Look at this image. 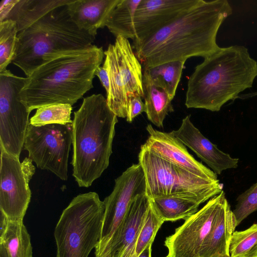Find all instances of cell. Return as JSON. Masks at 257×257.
Here are the masks:
<instances>
[{"mask_svg": "<svg viewBox=\"0 0 257 257\" xmlns=\"http://www.w3.org/2000/svg\"><path fill=\"white\" fill-rule=\"evenodd\" d=\"M0 246L7 257H33L31 236L23 220H10L1 213Z\"/></svg>", "mask_w": 257, "mask_h": 257, "instance_id": "obj_20", "label": "cell"}, {"mask_svg": "<svg viewBox=\"0 0 257 257\" xmlns=\"http://www.w3.org/2000/svg\"><path fill=\"white\" fill-rule=\"evenodd\" d=\"M74 0H19L7 20L15 21L18 33L26 29L52 11Z\"/></svg>", "mask_w": 257, "mask_h": 257, "instance_id": "obj_22", "label": "cell"}, {"mask_svg": "<svg viewBox=\"0 0 257 257\" xmlns=\"http://www.w3.org/2000/svg\"><path fill=\"white\" fill-rule=\"evenodd\" d=\"M255 96H257V91L251 92L250 93L245 94H241V95H239L238 96V97H237V98H240V99H243L250 98V97Z\"/></svg>", "mask_w": 257, "mask_h": 257, "instance_id": "obj_35", "label": "cell"}, {"mask_svg": "<svg viewBox=\"0 0 257 257\" xmlns=\"http://www.w3.org/2000/svg\"><path fill=\"white\" fill-rule=\"evenodd\" d=\"M249 257H257V249Z\"/></svg>", "mask_w": 257, "mask_h": 257, "instance_id": "obj_37", "label": "cell"}, {"mask_svg": "<svg viewBox=\"0 0 257 257\" xmlns=\"http://www.w3.org/2000/svg\"><path fill=\"white\" fill-rule=\"evenodd\" d=\"M233 12L227 0H199L174 21L133 48L143 68L183 61L192 57L204 58L220 48L218 31Z\"/></svg>", "mask_w": 257, "mask_h": 257, "instance_id": "obj_1", "label": "cell"}, {"mask_svg": "<svg viewBox=\"0 0 257 257\" xmlns=\"http://www.w3.org/2000/svg\"><path fill=\"white\" fill-rule=\"evenodd\" d=\"M236 226L234 215L226 198L202 246L200 257H230L229 245Z\"/></svg>", "mask_w": 257, "mask_h": 257, "instance_id": "obj_19", "label": "cell"}, {"mask_svg": "<svg viewBox=\"0 0 257 257\" xmlns=\"http://www.w3.org/2000/svg\"><path fill=\"white\" fill-rule=\"evenodd\" d=\"M12 63L28 77L45 63L92 46L95 37L72 22L66 6L58 8L18 33Z\"/></svg>", "mask_w": 257, "mask_h": 257, "instance_id": "obj_5", "label": "cell"}, {"mask_svg": "<svg viewBox=\"0 0 257 257\" xmlns=\"http://www.w3.org/2000/svg\"><path fill=\"white\" fill-rule=\"evenodd\" d=\"M72 105L57 103L40 107L30 118V123L34 126L50 124H66L72 122L71 114Z\"/></svg>", "mask_w": 257, "mask_h": 257, "instance_id": "obj_26", "label": "cell"}, {"mask_svg": "<svg viewBox=\"0 0 257 257\" xmlns=\"http://www.w3.org/2000/svg\"><path fill=\"white\" fill-rule=\"evenodd\" d=\"M185 61H173L147 69L154 83L164 88L173 100L180 81Z\"/></svg>", "mask_w": 257, "mask_h": 257, "instance_id": "obj_25", "label": "cell"}, {"mask_svg": "<svg viewBox=\"0 0 257 257\" xmlns=\"http://www.w3.org/2000/svg\"><path fill=\"white\" fill-rule=\"evenodd\" d=\"M102 47L63 55L45 63L27 77L19 93L29 111L46 105H73L93 88L96 69L104 56Z\"/></svg>", "mask_w": 257, "mask_h": 257, "instance_id": "obj_2", "label": "cell"}, {"mask_svg": "<svg viewBox=\"0 0 257 257\" xmlns=\"http://www.w3.org/2000/svg\"><path fill=\"white\" fill-rule=\"evenodd\" d=\"M146 193V181L140 164H133L115 180L112 192L105 198V212L100 237L95 252L107 243L124 218L133 200Z\"/></svg>", "mask_w": 257, "mask_h": 257, "instance_id": "obj_13", "label": "cell"}, {"mask_svg": "<svg viewBox=\"0 0 257 257\" xmlns=\"http://www.w3.org/2000/svg\"><path fill=\"white\" fill-rule=\"evenodd\" d=\"M117 122L101 94L84 98L74 112L71 164L79 187H90L108 167Z\"/></svg>", "mask_w": 257, "mask_h": 257, "instance_id": "obj_4", "label": "cell"}, {"mask_svg": "<svg viewBox=\"0 0 257 257\" xmlns=\"http://www.w3.org/2000/svg\"><path fill=\"white\" fill-rule=\"evenodd\" d=\"M152 243L149 244L138 257H152Z\"/></svg>", "mask_w": 257, "mask_h": 257, "instance_id": "obj_34", "label": "cell"}, {"mask_svg": "<svg viewBox=\"0 0 257 257\" xmlns=\"http://www.w3.org/2000/svg\"><path fill=\"white\" fill-rule=\"evenodd\" d=\"M105 208L96 192L75 197L55 228V257H88L99 242Z\"/></svg>", "mask_w": 257, "mask_h": 257, "instance_id": "obj_6", "label": "cell"}, {"mask_svg": "<svg viewBox=\"0 0 257 257\" xmlns=\"http://www.w3.org/2000/svg\"><path fill=\"white\" fill-rule=\"evenodd\" d=\"M32 161L1 150L0 212L10 220H23L30 203L29 183L35 172Z\"/></svg>", "mask_w": 257, "mask_h": 257, "instance_id": "obj_11", "label": "cell"}, {"mask_svg": "<svg viewBox=\"0 0 257 257\" xmlns=\"http://www.w3.org/2000/svg\"><path fill=\"white\" fill-rule=\"evenodd\" d=\"M19 0H2L0 3V23L7 20Z\"/></svg>", "mask_w": 257, "mask_h": 257, "instance_id": "obj_32", "label": "cell"}, {"mask_svg": "<svg viewBox=\"0 0 257 257\" xmlns=\"http://www.w3.org/2000/svg\"><path fill=\"white\" fill-rule=\"evenodd\" d=\"M25 80L8 69L0 72V148L19 158L30 124V112L19 98Z\"/></svg>", "mask_w": 257, "mask_h": 257, "instance_id": "obj_10", "label": "cell"}, {"mask_svg": "<svg viewBox=\"0 0 257 257\" xmlns=\"http://www.w3.org/2000/svg\"><path fill=\"white\" fill-rule=\"evenodd\" d=\"M103 66L107 70L109 90L106 95L108 106L117 117L126 118L130 100L144 98L143 67L128 39L116 38L104 51Z\"/></svg>", "mask_w": 257, "mask_h": 257, "instance_id": "obj_8", "label": "cell"}, {"mask_svg": "<svg viewBox=\"0 0 257 257\" xmlns=\"http://www.w3.org/2000/svg\"><path fill=\"white\" fill-rule=\"evenodd\" d=\"M139 163L145 174L146 194L152 199L174 196L201 204L219 194L223 185L219 180L197 176L165 160L141 146Z\"/></svg>", "mask_w": 257, "mask_h": 257, "instance_id": "obj_7", "label": "cell"}, {"mask_svg": "<svg viewBox=\"0 0 257 257\" xmlns=\"http://www.w3.org/2000/svg\"><path fill=\"white\" fill-rule=\"evenodd\" d=\"M165 257H166V256H165Z\"/></svg>", "mask_w": 257, "mask_h": 257, "instance_id": "obj_38", "label": "cell"}, {"mask_svg": "<svg viewBox=\"0 0 257 257\" xmlns=\"http://www.w3.org/2000/svg\"><path fill=\"white\" fill-rule=\"evenodd\" d=\"M150 201L156 213L164 222L185 220L195 213L200 206L192 200L174 196L156 197Z\"/></svg>", "mask_w": 257, "mask_h": 257, "instance_id": "obj_23", "label": "cell"}, {"mask_svg": "<svg viewBox=\"0 0 257 257\" xmlns=\"http://www.w3.org/2000/svg\"><path fill=\"white\" fill-rule=\"evenodd\" d=\"M146 130L149 137L143 145L153 153L197 176L212 180H218L217 175L197 161L171 132L159 131L150 124L147 125Z\"/></svg>", "mask_w": 257, "mask_h": 257, "instance_id": "obj_16", "label": "cell"}, {"mask_svg": "<svg viewBox=\"0 0 257 257\" xmlns=\"http://www.w3.org/2000/svg\"><path fill=\"white\" fill-rule=\"evenodd\" d=\"M0 257H7L3 247L0 246Z\"/></svg>", "mask_w": 257, "mask_h": 257, "instance_id": "obj_36", "label": "cell"}, {"mask_svg": "<svg viewBox=\"0 0 257 257\" xmlns=\"http://www.w3.org/2000/svg\"><path fill=\"white\" fill-rule=\"evenodd\" d=\"M171 133L216 175H220L224 170L237 167L238 159L222 152L204 137L191 122L190 115L182 119L178 130Z\"/></svg>", "mask_w": 257, "mask_h": 257, "instance_id": "obj_17", "label": "cell"}, {"mask_svg": "<svg viewBox=\"0 0 257 257\" xmlns=\"http://www.w3.org/2000/svg\"><path fill=\"white\" fill-rule=\"evenodd\" d=\"M225 199L223 190L186 219L173 234L167 237L164 245L167 248L168 253L166 256L200 257L202 246Z\"/></svg>", "mask_w": 257, "mask_h": 257, "instance_id": "obj_12", "label": "cell"}, {"mask_svg": "<svg viewBox=\"0 0 257 257\" xmlns=\"http://www.w3.org/2000/svg\"><path fill=\"white\" fill-rule=\"evenodd\" d=\"M256 77L257 62L245 47L220 48L195 68L187 83L185 105L218 111L251 88Z\"/></svg>", "mask_w": 257, "mask_h": 257, "instance_id": "obj_3", "label": "cell"}, {"mask_svg": "<svg viewBox=\"0 0 257 257\" xmlns=\"http://www.w3.org/2000/svg\"><path fill=\"white\" fill-rule=\"evenodd\" d=\"M143 84L145 112L148 119L159 127H163V122L169 112L174 111L171 99L163 88L153 81L148 70L143 68Z\"/></svg>", "mask_w": 257, "mask_h": 257, "instance_id": "obj_21", "label": "cell"}, {"mask_svg": "<svg viewBox=\"0 0 257 257\" xmlns=\"http://www.w3.org/2000/svg\"><path fill=\"white\" fill-rule=\"evenodd\" d=\"M72 122L34 126L29 124L23 149L37 168L68 179V162L72 144Z\"/></svg>", "mask_w": 257, "mask_h": 257, "instance_id": "obj_9", "label": "cell"}, {"mask_svg": "<svg viewBox=\"0 0 257 257\" xmlns=\"http://www.w3.org/2000/svg\"><path fill=\"white\" fill-rule=\"evenodd\" d=\"M257 210V182L237 197L236 204L232 211L236 225Z\"/></svg>", "mask_w": 257, "mask_h": 257, "instance_id": "obj_30", "label": "cell"}, {"mask_svg": "<svg viewBox=\"0 0 257 257\" xmlns=\"http://www.w3.org/2000/svg\"><path fill=\"white\" fill-rule=\"evenodd\" d=\"M17 23L8 19L0 23V72L12 62L18 41Z\"/></svg>", "mask_w": 257, "mask_h": 257, "instance_id": "obj_27", "label": "cell"}, {"mask_svg": "<svg viewBox=\"0 0 257 257\" xmlns=\"http://www.w3.org/2000/svg\"><path fill=\"white\" fill-rule=\"evenodd\" d=\"M199 0H141L134 17V48L174 21Z\"/></svg>", "mask_w": 257, "mask_h": 257, "instance_id": "obj_14", "label": "cell"}, {"mask_svg": "<svg viewBox=\"0 0 257 257\" xmlns=\"http://www.w3.org/2000/svg\"><path fill=\"white\" fill-rule=\"evenodd\" d=\"M164 222L150 203L136 243L135 257H138L149 244L153 243L158 231Z\"/></svg>", "mask_w": 257, "mask_h": 257, "instance_id": "obj_29", "label": "cell"}, {"mask_svg": "<svg viewBox=\"0 0 257 257\" xmlns=\"http://www.w3.org/2000/svg\"><path fill=\"white\" fill-rule=\"evenodd\" d=\"M150 205L146 193L138 195L107 243L95 252V257H135L136 243Z\"/></svg>", "mask_w": 257, "mask_h": 257, "instance_id": "obj_15", "label": "cell"}, {"mask_svg": "<svg viewBox=\"0 0 257 257\" xmlns=\"http://www.w3.org/2000/svg\"><path fill=\"white\" fill-rule=\"evenodd\" d=\"M145 104L142 97L136 96L133 97L130 101L127 110L126 121L132 122L134 119L143 112H145Z\"/></svg>", "mask_w": 257, "mask_h": 257, "instance_id": "obj_31", "label": "cell"}, {"mask_svg": "<svg viewBox=\"0 0 257 257\" xmlns=\"http://www.w3.org/2000/svg\"><path fill=\"white\" fill-rule=\"evenodd\" d=\"M120 0H74L66 5L71 20L81 30L95 36L106 26L107 20Z\"/></svg>", "mask_w": 257, "mask_h": 257, "instance_id": "obj_18", "label": "cell"}, {"mask_svg": "<svg viewBox=\"0 0 257 257\" xmlns=\"http://www.w3.org/2000/svg\"><path fill=\"white\" fill-rule=\"evenodd\" d=\"M257 249V223L241 231H234L229 245L230 257H249Z\"/></svg>", "mask_w": 257, "mask_h": 257, "instance_id": "obj_28", "label": "cell"}, {"mask_svg": "<svg viewBox=\"0 0 257 257\" xmlns=\"http://www.w3.org/2000/svg\"><path fill=\"white\" fill-rule=\"evenodd\" d=\"M95 75L97 76L99 79L102 86L106 91V95L108 93L109 90L110 83L109 78L107 69L103 66L98 67L95 72Z\"/></svg>", "mask_w": 257, "mask_h": 257, "instance_id": "obj_33", "label": "cell"}, {"mask_svg": "<svg viewBox=\"0 0 257 257\" xmlns=\"http://www.w3.org/2000/svg\"><path fill=\"white\" fill-rule=\"evenodd\" d=\"M141 0H120L111 12L106 27L116 38L135 39L134 17Z\"/></svg>", "mask_w": 257, "mask_h": 257, "instance_id": "obj_24", "label": "cell"}]
</instances>
